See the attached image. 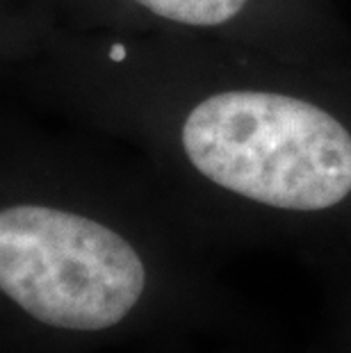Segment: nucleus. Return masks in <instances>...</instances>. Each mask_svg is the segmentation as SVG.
Here are the masks:
<instances>
[{
    "instance_id": "f257e3e1",
    "label": "nucleus",
    "mask_w": 351,
    "mask_h": 353,
    "mask_svg": "<svg viewBox=\"0 0 351 353\" xmlns=\"http://www.w3.org/2000/svg\"><path fill=\"white\" fill-rule=\"evenodd\" d=\"M0 89L246 223L351 228V57L82 28L39 0Z\"/></svg>"
},
{
    "instance_id": "f03ea898",
    "label": "nucleus",
    "mask_w": 351,
    "mask_h": 353,
    "mask_svg": "<svg viewBox=\"0 0 351 353\" xmlns=\"http://www.w3.org/2000/svg\"><path fill=\"white\" fill-rule=\"evenodd\" d=\"M85 141V130L46 114H0V296L43 326L87 333L128 319L155 274L141 237L99 210L119 169L108 139L94 134L62 194Z\"/></svg>"
},
{
    "instance_id": "7ed1b4c3",
    "label": "nucleus",
    "mask_w": 351,
    "mask_h": 353,
    "mask_svg": "<svg viewBox=\"0 0 351 353\" xmlns=\"http://www.w3.org/2000/svg\"><path fill=\"white\" fill-rule=\"evenodd\" d=\"M82 28L181 37L297 59L351 57V28L333 0H46Z\"/></svg>"
},
{
    "instance_id": "20e7f679",
    "label": "nucleus",
    "mask_w": 351,
    "mask_h": 353,
    "mask_svg": "<svg viewBox=\"0 0 351 353\" xmlns=\"http://www.w3.org/2000/svg\"><path fill=\"white\" fill-rule=\"evenodd\" d=\"M37 0H0V66L26 41Z\"/></svg>"
}]
</instances>
